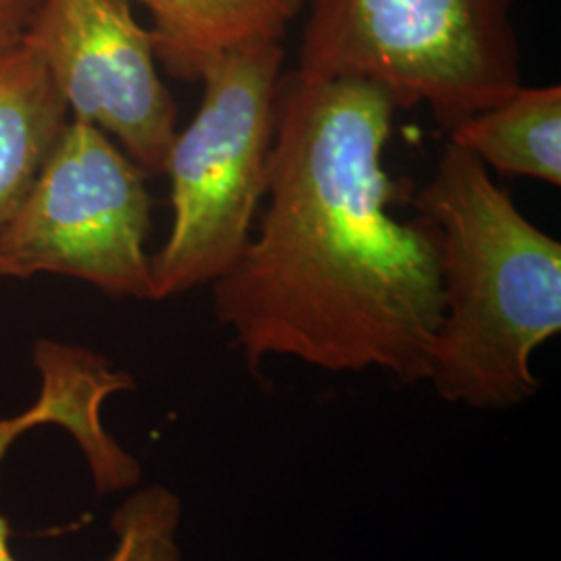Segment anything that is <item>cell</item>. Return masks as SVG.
<instances>
[{
    "label": "cell",
    "instance_id": "obj_8",
    "mask_svg": "<svg viewBox=\"0 0 561 561\" xmlns=\"http://www.w3.org/2000/svg\"><path fill=\"white\" fill-rule=\"evenodd\" d=\"M69 106L25 42L0 55V231L13 221L50 161Z\"/></svg>",
    "mask_w": 561,
    "mask_h": 561
},
{
    "label": "cell",
    "instance_id": "obj_4",
    "mask_svg": "<svg viewBox=\"0 0 561 561\" xmlns=\"http://www.w3.org/2000/svg\"><path fill=\"white\" fill-rule=\"evenodd\" d=\"M283 42L225 50L202 71L201 106L169 148L173 222L150 256V300L222 277L252 238L275 136Z\"/></svg>",
    "mask_w": 561,
    "mask_h": 561
},
{
    "label": "cell",
    "instance_id": "obj_11",
    "mask_svg": "<svg viewBox=\"0 0 561 561\" xmlns=\"http://www.w3.org/2000/svg\"><path fill=\"white\" fill-rule=\"evenodd\" d=\"M41 0H0V55L23 41Z\"/></svg>",
    "mask_w": 561,
    "mask_h": 561
},
{
    "label": "cell",
    "instance_id": "obj_6",
    "mask_svg": "<svg viewBox=\"0 0 561 561\" xmlns=\"http://www.w3.org/2000/svg\"><path fill=\"white\" fill-rule=\"evenodd\" d=\"M134 0H41L23 42L38 53L69 106L152 178L178 136V104L159 73L157 41Z\"/></svg>",
    "mask_w": 561,
    "mask_h": 561
},
{
    "label": "cell",
    "instance_id": "obj_3",
    "mask_svg": "<svg viewBox=\"0 0 561 561\" xmlns=\"http://www.w3.org/2000/svg\"><path fill=\"white\" fill-rule=\"evenodd\" d=\"M516 0H304L298 67L385 88L454 129L522 85ZM301 11V13H304Z\"/></svg>",
    "mask_w": 561,
    "mask_h": 561
},
{
    "label": "cell",
    "instance_id": "obj_2",
    "mask_svg": "<svg viewBox=\"0 0 561 561\" xmlns=\"http://www.w3.org/2000/svg\"><path fill=\"white\" fill-rule=\"evenodd\" d=\"M414 206L433 229L443 287L424 382L442 400L484 412L535 398L533 358L561 331L560 241L451 141Z\"/></svg>",
    "mask_w": 561,
    "mask_h": 561
},
{
    "label": "cell",
    "instance_id": "obj_10",
    "mask_svg": "<svg viewBox=\"0 0 561 561\" xmlns=\"http://www.w3.org/2000/svg\"><path fill=\"white\" fill-rule=\"evenodd\" d=\"M449 141L507 178L561 185V88L522 83L449 129Z\"/></svg>",
    "mask_w": 561,
    "mask_h": 561
},
{
    "label": "cell",
    "instance_id": "obj_9",
    "mask_svg": "<svg viewBox=\"0 0 561 561\" xmlns=\"http://www.w3.org/2000/svg\"><path fill=\"white\" fill-rule=\"evenodd\" d=\"M150 13L157 55L178 80L201 81L225 50L283 42L304 0H134Z\"/></svg>",
    "mask_w": 561,
    "mask_h": 561
},
{
    "label": "cell",
    "instance_id": "obj_5",
    "mask_svg": "<svg viewBox=\"0 0 561 561\" xmlns=\"http://www.w3.org/2000/svg\"><path fill=\"white\" fill-rule=\"evenodd\" d=\"M146 173L88 121L67 123L20 213L0 231V277L50 273L150 300Z\"/></svg>",
    "mask_w": 561,
    "mask_h": 561
},
{
    "label": "cell",
    "instance_id": "obj_7",
    "mask_svg": "<svg viewBox=\"0 0 561 561\" xmlns=\"http://www.w3.org/2000/svg\"><path fill=\"white\" fill-rule=\"evenodd\" d=\"M41 400L15 419L0 421V466L9 447L38 424H59L73 439L88 443L101 428L102 387L76 358L50 356L38 362ZM181 500L162 484L134 491L111 516L115 535L106 561H181ZM0 561H20L9 547V522L0 514Z\"/></svg>",
    "mask_w": 561,
    "mask_h": 561
},
{
    "label": "cell",
    "instance_id": "obj_1",
    "mask_svg": "<svg viewBox=\"0 0 561 561\" xmlns=\"http://www.w3.org/2000/svg\"><path fill=\"white\" fill-rule=\"evenodd\" d=\"M400 111L377 83L280 76L256 236L213 283L248 370L294 358L327 373L426 381L443 314L431 225L400 221L382 164Z\"/></svg>",
    "mask_w": 561,
    "mask_h": 561
}]
</instances>
